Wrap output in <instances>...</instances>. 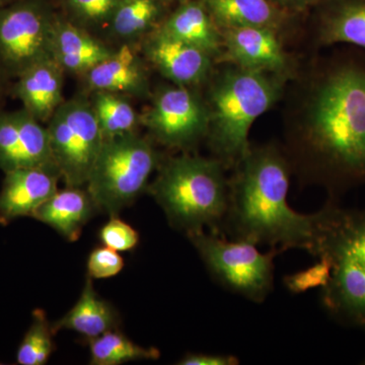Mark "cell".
<instances>
[{
  "instance_id": "6da1fadb",
  "label": "cell",
  "mask_w": 365,
  "mask_h": 365,
  "mask_svg": "<svg viewBox=\"0 0 365 365\" xmlns=\"http://www.w3.org/2000/svg\"><path fill=\"white\" fill-rule=\"evenodd\" d=\"M307 100L292 140L300 174L333 196L365 185V61L336 60Z\"/></svg>"
},
{
  "instance_id": "7a4b0ae2",
  "label": "cell",
  "mask_w": 365,
  "mask_h": 365,
  "mask_svg": "<svg viewBox=\"0 0 365 365\" xmlns=\"http://www.w3.org/2000/svg\"><path fill=\"white\" fill-rule=\"evenodd\" d=\"M290 163L274 145H250L228 180V204L220 237L268 245L270 248L304 250L313 255L317 213L302 215L287 203Z\"/></svg>"
},
{
  "instance_id": "3957f363",
  "label": "cell",
  "mask_w": 365,
  "mask_h": 365,
  "mask_svg": "<svg viewBox=\"0 0 365 365\" xmlns=\"http://www.w3.org/2000/svg\"><path fill=\"white\" fill-rule=\"evenodd\" d=\"M316 213L312 256L331 264L322 304L341 324L365 329V209L341 207L332 198Z\"/></svg>"
},
{
  "instance_id": "277c9868",
  "label": "cell",
  "mask_w": 365,
  "mask_h": 365,
  "mask_svg": "<svg viewBox=\"0 0 365 365\" xmlns=\"http://www.w3.org/2000/svg\"><path fill=\"white\" fill-rule=\"evenodd\" d=\"M284 76L234 64L213 81L205 100L207 138L225 169L235 167L246 155L250 129L280 98Z\"/></svg>"
},
{
  "instance_id": "5b68a950",
  "label": "cell",
  "mask_w": 365,
  "mask_h": 365,
  "mask_svg": "<svg viewBox=\"0 0 365 365\" xmlns=\"http://www.w3.org/2000/svg\"><path fill=\"white\" fill-rule=\"evenodd\" d=\"M225 167L217 158L188 153L160 160L148 191L173 227L188 235L207 227L220 234L228 204Z\"/></svg>"
},
{
  "instance_id": "8992f818",
  "label": "cell",
  "mask_w": 365,
  "mask_h": 365,
  "mask_svg": "<svg viewBox=\"0 0 365 365\" xmlns=\"http://www.w3.org/2000/svg\"><path fill=\"white\" fill-rule=\"evenodd\" d=\"M160 160L153 143L134 132L105 139L86 191L98 210L118 215L148 189V180Z\"/></svg>"
},
{
  "instance_id": "52a82bcc",
  "label": "cell",
  "mask_w": 365,
  "mask_h": 365,
  "mask_svg": "<svg viewBox=\"0 0 365 365\" xmlns=\"http://www.w3.org/2000/svg\"><path fill=\"white\" fill-rule=\"evenodd\" d=\"M186 235L222 287L257 304L267 299L273 290L274 258L282 253L279 249L263 254L252 242L227 241L204 230Z\"/></svg>"
},
{
  "instance_id": "ba28073f",
  "label": "cell",
  "mask_w": 365,
  "mask_h": 365,
  "mask_svg": "<svg viewBox=\"0 0 365 365\" xmlns=\"http://www.w3.org/2000/svg\"><path fill=\"white\" fill-rule=\"evenodd\" d=\"M45 125L53 160L66 187L85 186L105 141L91 101H64Z\"/></svg>"
},
{
  "instance_id": "9c48e42d",
  "label": "cell",
  "mask_w": 365,
  "mask_h": 365,
  "mask_svg": "<svg viewBox=\"0 0 365 365\" xmlns=\"http://www.w3.org/2000/svg\"><path fill=\"white\" fill-rule=\"evenodd\" d=\"M55 19L46 0H16L0 7V67L9 78L52 57Z\"/></svg>"
},
{
  "instance_id": "30bf717a",
  "label": "cell",
  "mask_w": 365,
  "mask_h": 365,
  "mask_svg": "<svg viewBox=\"0 0 365 365\" xmlns=\"http://www.w3.org/2000/svg\"><path fill=\"white\" fill-rule=\"evenodd\" d=\"M141 122L155 140L172 150H191L208 133L205 100L190 86L160 88Z\"/></svg>"
},
{
  "instance_id": "8fae6325",
  "label": "cell",
  "mask_w": 365,
  "mask_h": 365,
  "mask_svg": "<svg viewBox=\"0 0 365 365\" xmlns=\"http://www.w3.org/2000/svg\"><path fill=\"white\" fill-rule=\"evenodd\" d=\"M55 165L46 125L24 108L0 111V170Z\"/></svg>"
},
{
  "instance_id": "7c38bea8",
  "label": "cell",
  "mask_w": 365,
  "mask_h": 365,
  "mask_svg": "<svg viewBox=\"0 0 365 365\" xmlns=\"http://www.w3.org/2000/svg\"><path fill=\"white\" fill-rule=\"evenodd\" d=\"M143 52L145 59L174 85H200L212 68L210 55L173 37L160 26L144 37Z\"/></svg>"
},
{
  "instance_id": "4fadbf2b",
  "label": "cell",
  "mask_w": 365,
  "mask_h": 365,
  "mask_svg": "<svg viewBox=\"0 0 365 365\" xmlns=\"http://www.w3.org/2000/svg\"><path fill=\"white\" fill-rule=\"evenodd\" d=\"M61 178L55 165L23 168L6 173L0 191V225L30 216L58 191Z\"/></svg>"
},
{
  "instance_id": "5bb4252c",
  "label": "cell",
  "mask_w": 365,
  "mask_h": 365,
  "mask_svg": "<svg viewBox=\"0 0 365 365\" xmlns=\"http://www.w3.org/2000/svg\"><path fill=\"white\" fill-rule=\"evenodd\" d=\"M225 57L235 66L285 74L288 59L276 30L244 26L220 30Z\"/></svg>"
},
{
  "instance_id": "9a60e30c",
  "label": "cell",
  "mask_w": 365,
  "mask_h": 365,
  "mask_svg": "<svg viewBox=\"0 0 365 365\" xmlns=\"http://www.w3.org/2000/svg\"><path fill=\"white\" fill-rule=\"evenodd\" d=\"M63 76V69L50 57L19 76L11 91L26 111L46 124L64 102Z\"/></svg>"
},
{
  "instance_id": "2e32d148",
  "label": "cell",
  "mask_w": 365,
  "mask_h": 365,
  "mask_svg": "<svg viewBox=\"0 0 365 365\" xmlns=\"http://www.w3.org/2000/svg\"><path fill=\"white\" fill-rule=\"evenodd\" d=\"M114 52L90 31L56 14L53 26L52 57L64 72L85 76Z\"/></svg>"
},
{
  "instance_id": "e0dca14e",
  "label": "cell",
  "mask_w": 365,
  "mask_h": 365,
  "mask_svg": "<svg viewBox=\"0 0 365 365\" xmlns=\"http://www.w3.org/2000/svg\"><path fill=\"white\" fill-rule=\"evenodd\" d=\"M86 85L93 91L145 97L150 91L148 71L130 45L115 50L109 58L85 74Z\"/></svg>"
},
{
  "instance_id": "ac0fdd59",
  "label": "cell",
  "mask_w": 365,
  "mask_h": 365,
  "mask_svg": "<svg viewBox=\"0 0 365 365\" xmlns=\"http://www.w3.org/2000/svg\"><path fill=\"white\" fill-rule=\"evenodd\" d=\"M96 210L98 209L88 191L66 187L50 197L32 217L51 227L66 241L76 242Z\"/></svg>"
},
{
  "instance_id": "d6986e66",
  "label": "cell",
  "mask_w": 365,
  "mask_h": 365,
  "mask_svg": "<svg viewBox=\"0 0 365 365\" xmlns=\"http://www.w3.org/2000/svg\"><path fill=\"white\" fill-rule=\"evenodd\" d=\"M165 33L211 57L222 50V37L202 0H185L160 24Z\"/></svg>"
},
{
  "instance_id": "ffe728a7",
  "label": "cell",
  "mask_w": 365,
  "mask_h": 365,
  "mask_svg": "<svg viewBox=\"0 0 365 365\" xmlns=\"http://www.w3.org/2000/svg\"><path fill=\"white\" fill-rule=\"evenodd\" d=\"M119 323V314L110 302L98 295L93 288V279L88 276L76 304L52 324V329L55 334L61 330L73 331L91 340L118 329Z\"/></svg>"
},
{
  "instance_id": "44dd1931",
  "label": "cell",
  "mask_w": 365,
  "mask_h": 365,
  "mask_svg": "<svg viewBox=\"0 0 365 365\" xmlns=\"http://www.w3.org/2000/svg\"><path fill=\"white\" fill-rule=\"evenodd\" d=\"M322 44H350L365 49V0H331L319 6Z\"/></svg>"
},
{
  "instance_id": "7402d4cb",
  "label": "cell",
  "mask_w": 365,
  "mask_h": 365,
  "mask_svg": "<svg viewBox=\"0 0 365 365\" xmlns=\"http://www.w3.org/2000/svg\"><path fill=\"white\" fill-rule=\"evenodd\" d=\"M220 30L260 26L277 30L290 11L271 0H202Z\"/></svg>"
},
{
  "instance_id": "603a6c76",
  "label": "cell",
  "mask_w": 365,
  "mask_h": 365,
  "mask_svg": "<svg viewBox=\"0 0 365 365\" xmlns=\"http://www.w3.org/2000/svg\"><path fill=\"white\" fill-rule=\"evenodd\" d=\"M165 6L167 4L163 0H121L108 31L112 37L125 42L145 37L160 26Z\"/></svg>"
},
{
  "instance_id": "cb8c5ba5",
  "label": "cell",
  "mask_w": 365,
  "mask_h": 365,
  "mask_svg": "<svg viewBox=\"0 0 365 365\" xmlns=\"http://www.w3.org/2000/svg\"><path fill=\"white\" fill-rule=\"evenodd\" d=\"M88 343L93 365H120L137 360H157L160 357L157 348L136 344L117 329L88 340Z\"/></svg>"
},
{
  "instance_id": "d4e9b609",
  "label": "cell",
  "mask_w": 365,
  "mask_h": 365,
  "mask_svg": "<svg viewBox=\"0 0 365 365\" xmlns=\"http://www.w3.org/2000/svg\"><path fill=\"white\" fill-rule=\"evenodd\" d=\"M91 104L105 139L133 133L138 116L123 95L93 91Z\"/></svg>"
},
{
  "instance_id": "484cf974",
  "label": "cell",
  "mask_w": 365,
  "mask_h": 365,
  "mask_svg": "<svg viewBox=\"0 0 365 365\" xmlns=\"http://www.w3.org/2000/svg\"><path fill=\"white\" fill-rule=\"evenodd\" d=\"M52 324L48 321L43 309L33 312L32 323L24 336L16 352V364L20 365H43L47 364L55 350Z\"/></svg>"
},
{
  "instance_id": "4316f807",
  "label": "cell",
  "mask_w": 365,
  "mask_h": 365,
  "mask_svg": "<svg viewBox=\"0 0 365 365\" xmlns=\"http://www.w3.org/2000/svg\"><path fill=\"white\" fill-rule=\"evenodd\" d=\"M66 19L86 30L107 28L121 0H61Z\"/></svg>"
},
{
  "instance_id": "83f0119b",
  "label": "cell",
  "mask_w": 365,
  "mask_h": 365,
  "mask_svg": "<svg viewBox=\"0 0 365 365\" xmlns=\"http://www.w3.org/2000/svg\"><path fill=\"white\" fill-rule=\"evenodd\" d=\"M318 263L311 268L299 272L290 274L283 278L285 287L292 294H304L307 290L324 287L328 284L331 277V264L325 258H319Z\"/></svg>"
},
{
  "instance_id": "f1b7e54d",
  "label": "cell",
  "mask_w": 365,
  "mask_h": 365,
  "mask_svg": "<svg viewBox=\"0 0 365 365\" xmlns=\"http://www.w3.org/2000/svg\"><path fill=\"white\" fill-rule=\"evenodd\" d=\"M100 239L105 247L117 252L131 251L139 242V234L117 215L110 216L109 222L100 230Z\"/></svg>"
},
{
  "instance_id": "f546056e",
  "label": "cell",
  "mask_w": 365,
  "mask_h": 365,
  "mask_svg": "<svg viewBox=\"0 0 365 365\" xmlns=\"http://www.w3.org/2000/svg\"><path fill=\"white\" fill-rule=\"evenodd\" d=\"M124 267V259L119 252L100 247L90 254L88 259V276L91 279H107L121 272Z\"/></svg>"
},
{
  "instance_id": "4dcf8cb0",
  "label": "cell",
  "mask_w": 365,
  "mask_h": 365,
  "mask_svg": "<svg viewBox=\"0 0 365 365\" xmlns=\"http://www.w3.org/2000/svg\"><path fill=\"white\" fill-rule=\"evenodd\" d=\"M180 365H235L240 360L232 355L188 353L179 362Z\"/></svg>"
},
{
  "instance_id": "1f68e13d",
  "label": "cell",
  "mask_w": 365,
  "mask_h": 365,
  "mask_svg": "<svg viewBox=\"0 0 365 365\" xmlns=\"http://www.w3.org/2000/svg\"><path fill=\"white\" fill-rule=\"evenodd\" d=\"M274 4H277L285 11H302L309 7L321 6L331 0H271Z\"/></svg>"
},
{
  "instance_id": "d6a6232c",
  "label": "cell",
  "mask_w": 365,
  "mask_h": 365,
  "mask_svg": "<svg viewBox=\"0 0 365 365\" xmlns=\"http://www.w3.org/2000/svg\"><path fill=\"white\" fill-rule=\"evenodd\" d=\"M9 78L6 76V72L2 71L1 67H0V100H1L4 93H6L7 79Z\"/></svg>"
},
{
  "instance_id": "836d02e7",
  "label": "cell",
  "mask_w": 365,
  "mask_h": 365,
  "mask_svg": "<svg viewBox=\"0 0 365 365\" xmlns=\"http://www.w3.org/2000/svg\"><path fill=\"white\" fill-rule=\"evenodd\" d=\"M14 1H16V0H0V7H4L7 6V4H13Z\"/></svg>"
},
{
  "instance_id": "e575fe53",
  "label": "cell",
  "mask_w": 365,
  "mask_h": 365,
  "mask_svg": "<svg viewBox=\"0 0 365 365\" xmlns=\"http://www.w3.org/2000/svg\"><path fill=\"white\" fill-rule=\"evenodd\" d=\"M163 2H165V4H170V2H179V4H181V2L185 1V0H163Z\"/></svg>"
},
{
  "instance_id": "d590c367",
  "label": "cell",
  "mask_w": 365,
  "mask_h": 365,
  "mask_svg": "<svg viewBox=\"0 0 365 365\" xmlns=\"http://www.w3.org/2000/svg\"><path fill=\"white\" fill-rule=\"evenodd\" d=\"M0 364H2L1 362H0Z\"/></svg>"
}]
</instances>
